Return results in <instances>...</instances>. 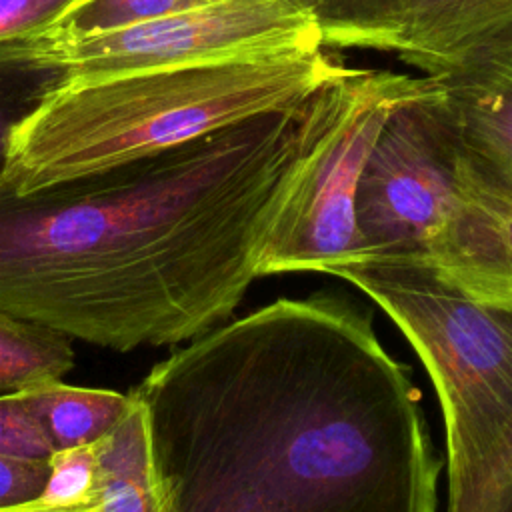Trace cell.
<instances>
[{
	"label": "cell",
	"instance_id": "30bf717a",
	"mask_svg": "<svg viewBox=\"0 0 512 512\" xmlns=\"http://www.w3.org/2000/svg\"><path fill=\"white\" fill-rule=\"evenodd\" d=\"M508 28L512 0H382L376 50L440 76Z\"/></svg>",
	"mask_w": 512,
	"mask_h": 512
},
{
	"label": "cell",
	"instance_id": "ba28073f",
	"mask_svg": "<svg viewBox=\"0 0 512 512\" xmlns=\"http://www.w3.org/2000/svg\"><path fill=\"white\" fill-rule=\"evenodd\" d=\"M430 78L466 162L512 190V28Z\"/></svg>",
	"mask_w": 512,
	"mask_h": 512
},
{
	"label": "cell",
	"instance_id": "9c48e42d",
	"mask_svg": "<svg viewBox=\"0 0 512 512\" xmlns=\"http://www.w3.org/2000/svg\"><path fill=\"white\" fill-rule=\"evenodd\" d=\"M460 210L426 264L464 294L512 308V190L460 152Z\"/></svg>",
	"mask_w": 512,
	"mask_h": 512
},
{
	"label": "cell",
	"instance_id": "7402d4cb",
	"mask_svg": "<svg viewBox=\"0 0 512 512\" xmlns=\"http://www.w3.org/2000/svg\"><path fill=\"white\" fill-rule=\"evenodd\" d=\"M500 512H512V498L508 500V504H506V506H504Z\"/></svg>",
	"mask_w": 512,
	"mask_h": 512
},
{
	"label": "cell",
	"instance_id": "d6986e66",
	"mask_svg": "<svg viewBox=\"0 0 512 512\" xmlns=\"http://www.w3.org/2000/svg\"><path fill=\"white\" fill-rule=\"evenodd\" d=\"M76 0H0V42L48 32Z\"/></svg>",
	"mask_w": 512,
	"mask_h": 512
},
{
	"label": "cell",
	"instance_id": "9a60e30c",
	"mask_svg": "<svg viewBox=\"0 0 512 512\" xmlns=\"http://www.w3.org/2000/svg\"><path fill=\"white\" fill-rule=\"evenodd\" d=\"M220 0H76L44 34L72 40L176 16Z\"/></svg>",
	"mask_w": 512,
	"mask_h": 512
},
{
	"label": "cell",
	"instance_id": "ac0fdd59",
	"mask_svg": "<svg viewBox=\"0 0 512 512\" xmlns=\"http://www.w3.org/2000/svg\"><path fill=\"white\" fill-rule=\"evenodd\" d=\"M52 446L28 410L20 390L0 394V454L18 458H48Z\"/></svg>",
	"mask_w": 512,
	"mask_h": 512
},
{
	"label": "cell",
	"instance_id": "277c9868",
	"mask_svg": "<svg viewBox=\"0 0 512 512\" xmlns=\"http://www.w3.org/2000/svg\"><path fill=\"white\" fill-rule=\"evenodd\" d=\"M330 274L386 312L436 388L446 512H500L512 498V308L476 300L420 262L360 258Z\"/></svg>",
	"mask_w": 512,
	"mask_h": 512
},
{
	"label": "cell",
	"instance_id": "e0dca14e",
	"mask_svg": "<svg viewBox=\"0 0 512 512\" xmlns=\"http://www.w3.org/2000/svg\"><path fill=\"white\" fill-rule=\"evenodd\" d=\"M98 496V442L50 454L46 500L72 502Z\"/></svg>",
	"mask_w": 512,
	"mask_h": 512
},
{
	"label": "cell",
	"instance_id": "44dd1931",
	"mask_svg": "<svg viewBox=\"0 0 512 512\" xmlns=\"http://www.w3.org/2000/svg\"><path fill=\"white\" fill-rule=\"evenodd\" d=\"M0 512H100V496L86 498V500H72V502H52V500L40 498L20 506L0 508Z\"/></svg>",
	"mask_w": 512,
	"mask_h": 512
},
{
	"label": "cell",
	"instance_id": "8fae6325",
	"mask_svg": "<svg viewBox=\"0 0 512 512\" xmlns=\"http://www.w3.org/2000/svg\"><path fill=\"white\" fill-rule=\"evenodd\" d=\"M98 496L100 512H174L154 462L146 408L134 394L124 418L98 440Z\"/></svg>",
	"mask_w": 512,
	"mask_h": 512
},
{
	"label": "cell",
	"instance_id": "52a82bcc",
	"mask_svg": "<svg viewBox=\"0 0 512 512\" xmlns=\"http://www.w3.org/2000/svg\"><path fill=\"white\" fill-rule=\"evenodd\" d=\"M52 40L72 76L276 58L324 48L304 0H220L114 32Z\"/></svg>",
	"mask_w": 512,
	"mask_h": 512
},
{
	"label": "cell",
	"instance_id": "5bb4252c",
	"mask_svg": "<svg viewBox=\"0 0 512 512\" xmlns=\"http://www.w3.org/2000/svg\"><path fill=\"white\" fill-rule=\"evenodd\" d=\"M74 362L72 338L0 310V394L62 380Z\"/></svg>",
	"mask_w": 512,
	"mask_h": 512
},
{
	"label": "cell",
	"instance_id": "8992f818",
	"mask_svg": "<svg viewBox=\"0 0 512 512\" xmlns=\"http://www.w3.org/2000/svg\"><path fill=\"white\" fill-rule=\"evenodd\" d=\"M460 202V148L432 80L392 110L364 162L354 202L356 260L428 264Z\"/></svg>",
	"mask_w": 512,
	"mask_h": 512
},
{
	"label": "cell",
	"instance_id": "4fadbf2b",
	"mask_svg": "<svg viewBox=\"0 0 512 512\" xmlns=\"http://www.w3.org/2000/svg\"><path fill=\"white\" fill-rule=\"evenodd\" d=\"M52 450L96 444L124 418L132 394L72 386L62 380L20 390Z\"/></svg>",
	"mask_w": 512,
	"mask_h": 512
},
{
	"label": "cell",
	"instance_id": "ffe728a7",
	"mask_svg": "<svg viewBox=\"0 0 512 512\" xmlns=\"http://www.w3.org/2000/svg\"><path fill=\"white\" fill-rule=\"evenodd\" d=\"M50 478L48 458H18L0 454V508L20 506L44 496Z\"/></svg>",
	"mask_w": 512,
	"mask_h": 512
},
{
	"label": "cell",
	"instance_id": "6da1fadb",
	"mask_svg": "<svg viewBox=\"0 0 512 512\" xmlns=\"http://www.w3.org/2000/svg\"><path fill=\"white\" fill-rule=\"evenodd\" d=\"M130 392L174 512H438L442 458L412 368L352 300L278 298Z\"/></svg>",
	"mask_w": 512,
	"mask_h": 512
},
{
	"label": "cell",
	"instance_id": "5b68a950",
	"mask_svg": "<svg viewBox=\"0 0 512 512\" xmlns=\"http://www.w3.org/2000/svg\"><path fill=\"white\" fill-rule=\"evenodd\" d=\"M430 82L346 66L304 100L294 162L260 248L258 276L330 274L358 258L354 202L364 162L392 110Z\"/></svg>",
	"mask_w": 512,
	"mask_h": 512
},
{
	"label": "cell",
	"instance_id": "3957f363",
	"mask_svg": "<svg viewBox=\"0 0 512 512\" xmlns=\"http://www.w3.org/2000/svg\"><path fill=\"white\" fill-rule=\"evenodd\" d=\"M346 66L326 48L70 76L16 130L4 182L32 192L302 104Z\"/></svg>",
	"mask_w": 512,
	"mask_h": 512
},
{
	"label": "cell",
	"instance_id": "7a4b0ae2",
	"mask_svg": "<svg viewBox=\"0 0 512 512\" xmlns=\"http://www.w3.org/2000/svg\"><path fill=\"white\" fill-rule=\"evenodd\" d=\"M302 104L32 192L0 178V310L116 352L228 322L260 278Z\"/></svg>",
	"mask_w": 512,
	"mask_h": 512
},
{
	"label": "cell",
	"instance_id": "2e32d148",
	"mask_svg": "<svg viewBox=\"0 0 512 512\" xmlns=\"http://www.w3.org/2000/svg\"><path fill=\"white\" fill-rule=\"evenodd\" d=\"M324 48L376 50L382 0H304Z\"/></svg>",
	"mask_w": 512,
	"mask_h": 512
},
{
	"label": "cell",
	"instance_id": "7c38bea8",
	"mask_svg": "<svg viewBox=\"0 0 512 512\" xmlns=\"http://www.w3.org/2000/svg\"><path fill=\"white\" fill-rule=\"evenodd\" d=\"M70 76L68 62L48 34L0 42V178L8 170L20 124Z\"/></svg>",
	"mask_w": 512,
	"mask_h": 512
}]
</instances>
